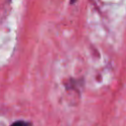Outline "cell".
I'll list each match as a JSON object with an SVG mask.
<instances>
[{
  "mask_svg": "<svg viewBox=\"0 0 126 126\" xmlns=\"http://www.w3.org/2000/svg\"><path fill=\"white\" fill-rule=\"evenodd\" d=\"M10 126H32V124L30 122H27V121H23V120H18V121H15L13 124H11Z\"/></svg>",
  "mask_w": 126,
  "mask_h": 126,
  "instance_id": "cell-1",
  "label": "cell"
}]
</instances>
